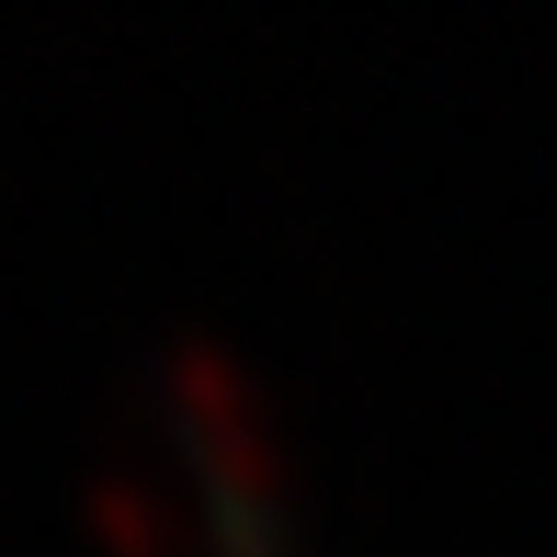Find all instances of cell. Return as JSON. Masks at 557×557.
<instances>
[{"mask_svg": "<svg viewBox=\"0 0 557 557\" xmlns=\"http://www.w3.org/2000/svg\"><path fill=\"white\" fill-rule=\"evenodd\" d=\"M148 398H160V433L194 455L206 500H285V421L227 342L171 331L160 364H148Z\"/></svg>", "mask_w": 557, "mask_h": 557, "instance_id": "6da1fadb", "label": "cell"}, {"mask_svg": "<svg viewBox=\"0 0 557 557\" xmlns=\"http://www.w3.org/2000/svg\"><path fill=\"white\" fill-rule=\"evenodd\" d=\"M81 523H91L103 557H216L206 512H183V500H171L148 467H125V455H91L81 467Z\"/></svg>", "mask_w": 557, "mask_h": 557, "instance_id": "7a4b0ae2", "label": "cell"}, {"mask_svg": "<svg viewBox=\"0 0 557 557\" xmlns=\"http://www.w3.org/2000/svg\"><path fill=\"white\" fill-rule=\"evenodd\" d=\"M206 535H216V557H308L285 500H206Z\"/></svg>", "mask_w": 557, "mask_h": 557, "instance_id": "3957f363", "label": "cell"}]
</instances>
